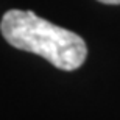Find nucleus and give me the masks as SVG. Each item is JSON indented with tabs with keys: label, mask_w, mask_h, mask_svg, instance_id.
I'll use <instances>...</instances> for the list:
<instances>
[{
	"label": "nucleus",
	"mask_w": 120,
	"mask_h": 120,
	"mask_svg": "<svg viewBox=\"0 0 120 120\" xmlns=\"http://www.w3.org/2000/svg\"><path fill=\"white\" fill-rule=\"evenodd\" d=\"M0 31L14 49L39 55L61 70H76L87 56L86 42L80 34L53 25L33 11H6Z\"/></svg>",
	"instance_id": "1"
},
{
	"label": "nucleus",
	"mask_w": 120,
	"mask_h": 120,
	"mask_svg": "<svg viewBox=\"0 0 120 120\" xmlns=\"http://www.w3.org/2000/svg\"><path fill=\"white\" fill-rule=\"evenodd\" d=\"M101 3H106V5H120V0H98Z\"/></svg>",
	"instance_id": "2"
}]
</instances>
